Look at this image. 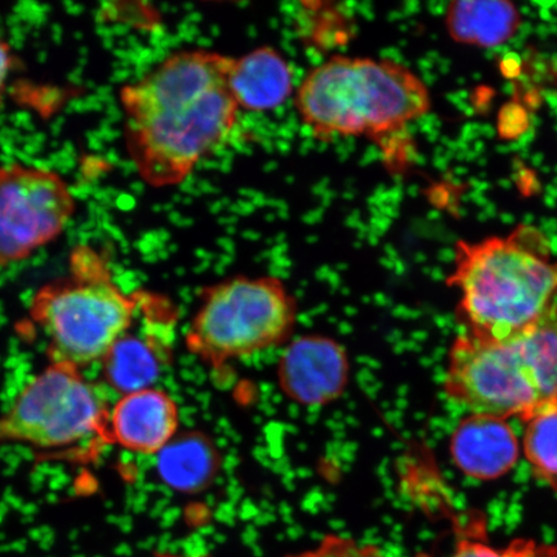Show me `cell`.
Here are the masks:
<instances>
[{
    "instance_id": "6da1fadb",
    "label": "cell",
    "mask_w": 557,
    "mask_h": 557,
    "mask_svg": "<svg viewBox=\"0 0 557 557\" xmlns=\"http://www.w3.org/2000/svg\"><path fill=\"white\" fill-rule=\"evenodd\" d=\"M233 62L214 51L174 53L121 90L125 144L146 184H183L233 134L242 111L230 86Z\"/></svg>"
},
{
    "instance_id": "7a4b0ae2",
    "label": "cell",
    "mask_w": 557,
    "mask_h": 557,
    "mask_svg": "<svg viewBox=\"0 0 557 557\" xmlns=\"http://www.w3.org/2000/svg\"><path fill=\"white\" fill-rule=\"evenodd\" d=\"M295 103L299 120L322 141H377L422 120L433 100L426 82L398 61L333 55L306 74Z\"/></svg>"
},
{
    "instance_id": "3957f363",
    "label": "cell",
    "mask_w": 557,
    "mask_h": 557,
    "mask_svg": "<svg viewBox=\"0 0 557 557\" xmlns=\"http://www.w3.org/2000/svg\"><path fill=\"white\" fill-rule=\"evenodd\" d=\"M444 393L470 414L527 422L557 403V301L531 329L505 339L468 332L453 341Z\"/></svg>"
},
{
    "instance_id": "277c9868",
    "label": "cell",
    "mask_w": 557,
    "mask_h": 557,
    "mask_svg": "<svg viewBox=\"0 0 557 557\" xmlns=\"http://www.w3.org/2000/svg\"><path fill=\"white\" fill-rule=\"evenodd\" d=\"M512 235L480 243L459 240L447 278L459 292L465 332L505 339L524 332L557 301V262Z\"/></svg>"
},
{
    "instance_id": "5b68a950",
    "label": "cell",
    "mask_w": 557,
    "mask_h": 557,
    "mask_svg": "<svg viewBox=\"0 0 557 557\" xmlns=\"http://www.w3.org/2000/svg\"><path fill=\"white\" fill-rule=\"evenodd\" d=\"M145 294H125L108 261L92 247L74 248L69 273L33 296L30 322L51 363L82 369L100 364L138 315Z\"/></svg>"
},
{
    "instance_id": "8992f818",
    "label": "cell",
    "mask_w": 557,
    "mask_h": 557,
    "mask_svg": "<svg viewBox=\"0 0 557 557\" xmlns=\"http://www.w3.org/2000/svg\"><path fill=\"white\" fill-rule=\"evenodd\" d=\"M297 304L281 278L235 276L205 292L186 346L215 371L288 341Z\"/></svg>"
},
{
    "instance_id": "52a82bcc",
    "label": "cell",
    "mask_w": 557,
    "mask_h": 557,
    "mask_svg": "<svg viewBox=\"0 0 557 557\" xmlns=\"http://www.w3.org/2000/svg\"><path fill=\"white\" fill-rule=\"evenodd\" d=\"M108 388L82 369L50 363L27 383L0 416V444L62 450L81 444H108Z\"/></svg>"
},
{
    "instance_id": "ba28073f",
    "label": "cell",
    "mask_w": 557,
    "mask_h": 557,
    "mask_svg": "<svg viewBox=\"0 0 557 557\" xmlns=\"http://www.w3.org/2000/svg\"><path fill=\"white\" fill-rule=\"evenodd\" d=\"M75 198L58 172L0 166V267L29 259L58 239L75 213Z\"/></svg>"
},
{
    "instance_id": "9c48e42d",
    "label": "cell",
    "mask_w": 557,
    "mask_h": 557,
    "mask_svg": "<svg viewBox=\"0 0 557 557\" xmlns=\"http://www.w3.org/2000/svg\"><path fill=\"white\" fill-rule=\"evenodd\" d=\"M156 298L145 294L143 320L137 315L131 329L116 341L101 361L102 382L117 396L154 387L171 355L173 317Z\"/></svg>"
},
{
    "instance_id": "30bf717a",
    "label": "cell",
    "mask_w": 557,
    "mask_h": 557,
    "mask_svg": "<svg viewBox=\"0 0 557 557\" xmlns=\"http://www.w3.org/2000/svg\"><path fill=\"white\" fill-rule=\"evenodd\" d=\"M282 393L298 406L323 407L344 394L350 360L343 345L311 334L292 339L277 364Z\"/></svg>"
},
{
    "instance_id": "8fae6325",
    "label": "cell",
    "mask_w": 557,
    "mask_h": 557,
    "mask_svg": "<svg viewBox=\"0 0 557 557\" xmlns=\"http://www.w3.org/2000/svg\"><path fill=\"white\" fill-rule=\"evenodd\" d=\"M180 408L162 388L117 396L110 407L107 442L137 455L158 456L177 437Z\"/></svg>"
},
{
    "instance_id": "7c38bea8",
    "label": "cell",
    "mask_w": 557,
    "mask_h": 557,
    "mask_svg": "<svg viewBox=\"0 0 557 557\" xmlns=\"http://www.w3.org/2000/svg\"><path fill=\"white\" fill-rule=\"evenodd\" d=\"M449 450L453 462L466 476L494 480L517 465L520 445L504 418L469 414L453 431Z\"/></svg>"
},
{
    "instance_id": "4fadbf2b",
    "label": "cell",
    "mask_w": 557,
    "mask_h": 557,
    "mask_svg": "<svg viewBox=\"0 0 557 557\" xmlns=\"http://www.w3.org/2000/svg\"><path fill=\"white\" fill-rule=\"evenodd\" d=\"M230 86L240 110L267 113L295 94V74L287 59L273 47H260L234 59Z\"/></svg>"
},
{
    "instance_id": "5bb4252c",
    "label": "cell",
    "mask_w": 557,
    "mask_h": 557,
    "mask_svg": "<svg viewBox=\"0 0 557 557\" xmlns=\"http://www.w3.org/2000/svg\"><path fill=\"white\" fill-rule=\"evenodd\" d=\"M450 37L458 44L492 48L513 38L521 25L510 2H453L445 11Z\"/></svg>"
},
{
    "instance_id": "9a60e30c",
    "label": "cell",
    "mask_w": 557,
    "mask_h": 557,
    "mask_svg": "<svg viewBox=\"0 0 557 557\" xmlns=\"http://www.w3.org/2000/svg\"><path fill=\"white\" fill-rule=\"evenodd\" d=\"M159 473L164 483L181 492L203 490L218 472V449L203 435L176 437L159 453Z\"/></svg>"
},
{
    "instance_id": "2e32d148",
    "label": "cell",
    "mask_w": 557,
    "mask_h": 557,
    "mask_svg": "<svg viewBox=\"0 0 557 557\" xmlns=\"http://www.w3.org/2000/svg\"><path fill=\"white\" fill-rule=\"evenodd\" d=\"M522 449L535 478L557 496V403L525 422Z\"/></svg>"
},
{
    "instance_id": "e0dca14e",
    "label": "cell",
    "mask_w": 557,
    "mask_h": 557,
    "mask_svg": "<svg viewBox=\"0 0 557 557\" xmlns=\"http://www.w3.org/2000/svg\"><path fill=\"white\" fill-rule=\"evenodd\" d=\"M448 557H557V547L533 540H515L505 547H494L478 535L465 532Z\"/></svg>"
},
{
    "instance_id": "ac0fdd59",
    "label": "cell",
    "mask_w": 557,
    "mask_h": 557,
    "mask_svg": "<svg viewBox=\"0 0 557 557\" xmlns=\"http://www.w3.org/2000/svg\"><path fill=\"white\" fill-rule=\"evenodd\" d=\"M284 557H387L377 546L344 535L330 534L317 547Z\"/></svg>"
},
{
    "instance_id": "d6986e66",
    "label": "cell",
    "mask_w": 557,
    "mask_h": 557,
    "mask_svg": "<svg viewBox=\"0 0 557 557\" xmlns=\"http://www.w3.org/2000/svg\"><path fill=\"white\" fill-rule=\"evenodd\" d=\"M498 135L503 139H518L531 128V115L519 102L504 104L498 114Z\"/></svg>"
},
{
    "instance_id": "ffe728a7",
    "label": "cell",
    "mask_w": 557,
    "mask_h": 557,
    "mask_svg": "<svg viewBox=\"0 0 557 557\" xmlns=\"http://www.w3.org/2000/svg\"><path fill=\"white\" fill-rule=\"evenodd\" d=\"M512 180L524 197H532V195L540 194L542 190L540 180L535 176V173L525 169V166L518 172H513Z\"/></svg>"
},
{
    "instance_id": "44dd1931",
    "label": "cell",
    "mask_w": 557,
    "mask_h": 557,
    "mask_svg": "<svg viewBox=\"0 0 557 557\" xmlns=\"http://www.w3.org/2000/svg\"><path fill=\"white\" fill-rule=\"evenodd\" d=\"M12 67V53L9 44L0 38V102H2V96L4 94L7 79Z\"/></svg>"
},
{
    "instance_id": "7402d4cb",
    "label": "cell",
    "mask_w": 557,
    "mask_h": 557,
    "mask_svg": "<svg viewBox=\"0 0 557 557\" xmlns=\"http://www.w3.org/2000/svg\"><path fill=\"white\" fill-rule=\"evenodd\" d=\"M500 73L507 79H519L521 76L522 60L518 52H510L500 59L499 64Z\"/></svg>"
},
{
    "instance_id": "603a6c76",
    "label": "cell",
    "mask_w": 557,
    "mask_h": 557,
    "mask_svg": "<svg viewBox=\"0 0 557 557\" xmlns=\"http://www.w3.org/2000/svg\"><path fill=\"white\" fill-rule=\"evenodd\" d=\"M543 101L542 94L539 92L535 88H529L524 96V102L527 104V108L532 111V114H534V111H537L541 108Z\"/></svg>"
},
{
    "instance_id": "cb8c5ba5",
    "label": "cell",
    "mask_w": 557,
    "mask_h": 557,
    "mask_svg": "<svg viewBox=\"0 0 557 557\" xmlns=\"http://www.w3.org/2000/svg\"><path fill=\"white\" fill-rule=\"evenodd\" d=\"M540 230L546 236L557 233V221L555 219H542Z\"/></svg>"
},
{
    "instance_id": "d4e9b609",
    "label": "cell",
    "mask_w": 557,
    "mask_h": 557,
    "mask_svg": "<svg viewBox=\"0 0 557 557\" xmlns=\"http://www.w3.org/2000/svg\"><path fill=\"white\" fill-rule=\"evenodd\" d=\"M534 30L535 29L531 23L521 24L519 27V30H518L519 32L518 35L522 39H527V37H529V35H531Z\"/></svg>"
},
{
    "instance_id": "484cf974",
    "label": "cell",
    "mask_w": 557,
    "mask_h": 557,
    "mask_svg": "<svg viewBox=\"0 0 557 557\" xmlns=\"http://www.w3.org/2000/svg\"><path fill=\"white\" fill-rule=\"evenodd\" d=\"M534 32L539 34V37L541 39H546L548 35L552 34L549 33L548 26L543 24L535 27Z\"/></svg>"
},
{
    "instance_id": "4316f807",
    "label": "cell",
    "mask_w": 557,
    "mask_h": 557,
    "mask_svg": "<svg viewBox=\"0 0 557 557\" xmlns=\"http://www.w3.org/2000/svg\"><path fill=\"white\" fill-rule=\"evenodd\" d=\"M504 92L507 96H513L515 94H517V85H515V83L512 82L506 83V85L504 86Z\"/></svg>"
},
{
    "instance_id": "83f0119b",
    "label": "cell",
    "mask_w": 557,
    "mask_h": 557,
    "mask_svg": "<svg viewBox=\"0 0 557 557\" xmlns=\"http://www.w3.org/2000/svg\"><path fill=\"white\" fill-rule=\"evenodd\" d=\"M549 243V250L552 253L557 255V234L547 236Z\"/></svg>"
},
{
    "instance_id": "f1b7e54d",
    "label": "cell",
    "mask_w": 557,
    "mask_h": 557,
    "mask_svg": "<svg viewBox=\"0 0 557 557\" xmlns=\"http://www.w3.org/2000/svg\"><path fill=\"white\" fill-rule=\"evenodd\" d=\"M524 40L525 39H522L521 37H519V35H517V37H513L511 39V46L515 48V50L519 51L521 50L522 46H524Z\"/></svg>"
},
{
    "instance_id": "f546056e",
    "label": "cell",
    "mask_w": 557,
    "mask_h": 557,
    "mask_svg": "<svg viewBox=\"0 0 557 557\" xmlns=\"http://www.w3.org/2000/svg\"><path fill=\"white\" fill-rule=\"evenodd\" d=\"M543 160H545V157H543L542 154H535L532 157V164L534 166H540V169H541V166L543 164Z\"/></svg>"
},
{
    "instance_id": "4dcf8cb0",
    "label": "cell",
    "mask_w": 557,
    "mask_h": 557,
    "mask_svg": "<svg viewBox=\"0 0 557 557\" xmlns=\"http://www.w3.org/2000/svg\"><path fill=\"white\" fill-rule=\"evenodd\" d=\"M545 205L548 208H555L557 205V199L553 198L552 195H546L545 197Z\"/></svg>"
},
{
    "instance_id": "1f68e13d",
    "label": "cell",
    "mask_w": 557,
    "mask_h": 557,
    "mask_svg": "<svg viewBox=\"0 0 557 557\" xmlns=\"http://www.w3.org/2000/svg\"><path fill=\"white\" fill-rule=\"evenodd\" d=\"M503 221L505 222L506 225H512L515 222L513 214H511V213L503 214Z\"/></svg>"
},
{
    "instance_id": "d6a6232c",
    "label": "cell",
    "mask_w": 557,
    "mask_h": 557,
    "mask_svg": "<svg viewBox=\"0 0 557 557\" xmlns=\"http://www.w3.org/2000/svg\"><path fill=\"white\" fill-rule=\"evenodd\" d=\"M497 150L500 152V154H508V152L511 151L510 145H500L498 146Z\"/></svg>"
},
{
    "instance_id": "836d02e7",
    "label": "cell",
    "mask_w": 557,
    "mask_h": 557,
    "mask_svg": "<svg viewBox=\"0 0 557 557\" xmlns=\"http://www.w3.org/2000/svg\"><path fill=\"white\" fill-rule=\"evenodd\" d=\"M533 221H534V215L532 213H528L524 215V224L527 226H532Z\"/></svg>"
},
{
    "instance_id": "e575fe53",
    "label": "cell",
    "mask_w": 557,
    "mask_h": 557,
    "mask_svg": "<svg viewBox=\"0 0 557 557\" xmlns=\"http://www.w3.org/2000/svg\"><path fill=\"white\" fill-rule=\"evenodd\" d=\"M499 184L503 185L504 189L506 190L511 189V183L508 180L499 181Z\"/></svg>"
},
{
    "instance_id": "d590c367",
    "label": "cell",
    "mask_w": 557,
    "mask_h": 557,
    "mask_svg": "<svg viewBox=\"0 0 557 557\" xmlns=\"http://www.w3.org/2000/svg\"><path fill=\"white\" fill-rule=\"evenodd\" d=\"M521 12L524 13V15L532 16V11L527 5L521 7Z\"/></svg>"
},
{
    "instance_id": "8d00e7d4",
    "label": "cell",
    "mask_w": 557,
    "mask_h": 557,
    "mask_svg": "<svg viewBox=\"0 0 557 557\" xmlns=\"http://www.w3.org/2000/svg\"><path fill=\"white\" fill-rule=\"evenodd\" d=\"M555 9L557 10V3H555Z\"/></svg>"
},
{
    "instance_id": "74e56055",
    "label": "cell",
    "mask_w": 557,
    "mask_h": 557,
    "mask_svg": "<svg viewBox=\"0 0 557 557\" xmlns=\"http://www.w3.org/2000/svg\"><path fill=\"white\" fill-rule=\"evenodd\" d=\"M555 171L557 172V165L555 166Z\"/></svg>"
}]
</instances>
